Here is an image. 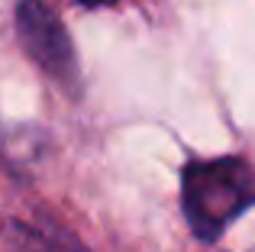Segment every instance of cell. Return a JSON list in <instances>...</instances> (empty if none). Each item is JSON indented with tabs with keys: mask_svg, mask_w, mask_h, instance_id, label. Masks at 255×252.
<instances>
[{
	"mask_svg": "<svg viewBox=\"0 0 255 252\" xmlns=\"http://www.w3.org/2000/svg\"><path fill=\"white\" fill-rule=\"evenodd\" d=\"M6 236H10V243H13V249H16V252H52L49 243H45V236L42 233H32L29 227H16V223H10Z\"/></svg>",
	"mask_w": 255,
	"mask_h": 252,
	"instance_id": "3",
	"label": "cell"
},
{
	"mask_svg": "<svg viewBox=\"0 0 255 252\" xmlns=\"http://www.w3.org/2000/svg\"><path fill=\"white\" fill-rule=\"evenodd\" d=\"M81 3H87V6H107V3H113V0H81Z\"/></svg>",
	"mask_w": 255,
	"mask_h": 252,
	"instance_id": "4",
	"label": "cell"
},
{
	"mask_svg": "<svg viewBox=\"0 0 255 252\" xmlns=\"http://www.w3.org/2000/svg\"><path fill=\"white\" fill-rule=\"evenodd\" d=\"M16 29L19 42L29 52V58L42 71L65 84L78 81V62H75V45L65 32L62 19L52 13L49 3L42 0H23L16 6Z\"/></svg>",
	"mask_w": 255,
	"mask_h": 252,
	"instance_id": "2",
	"label": "cell"
},
{
	"mask_svg": "<svg viewBox=\"0 0 255 252\" xmlns=\"http://www.w3.org/2000/svg\"><path fill=\"white\" fill-rule=\"evenodd\" d=\"M181 201L191 230L210 243L255 204V171L243 158L191 162L181 181Z\"/></svg>",
	"mask_w": 255,
	"mask_h": 252,
	"instance_id": "1",
	"label": "cell"
}]
</instances>
